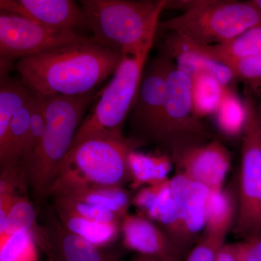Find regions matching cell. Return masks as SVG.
Segmentation results:
<instances>
[{"instance_id": "6da1fadb", "label": "cell", "mask_w": 261, "mask_h": 261, "mask_svg": "<svg viewBox=\"0 0 261 261\" xmlns=\"http://www.w3.org/2000/svg\"><path fill=\"white\" fill-rule=\"evenodd\" d=\"M124 56L93 37L45 54L19 60L15 68L20 81L42 97L78 96L114 74Z\"/></svg>"}, {"instance_id": "7a4b0ae2", "label": "cell", "mask_w": 261, "mask_h": 261, "mask_svg": "<svg viewBox=\"0 0 261 261\" xmlns=\"http://www.w3.org/2000/svg\"><path fill=\"white\" fill-rule=\"evenodd\" d=\"M212 193L176 173L163 183L137 190L132 205L137 214L163 230L187 257L205 228Z\"/></svg>"}, {"instance_id": "3957f363", "label": "cell", "mask_w": 261, "mask_h": 261, "mask_svg": "<svg viewBox=\"0 0 261 261\" xmlns=\"http://www.w3.org/2000/svg\"><path fill=\"white\" fill-rule=\"evenodd\" d=\"M96 96L93 91L78 96L42 97L47 120L45 132L32 155L20 164L38 202L49 197L60 166Z\"/></svg>"}, {"instance_id": "277c9868", "label": "cell", "mask_w": 261, "mask_h": 261, "mask_svg": "<svg viewBox=\"0 0 261 261\" xmlns=\"http://www.w3.org/2000/svg\"><path fill=\"white\" fill-rule=\"evenodd\" d=\"M92 37L123 56L151 50L166 0H82Z\"/></svg>"}, {"instance_id": "5b68a950", "label": "cell", "mask_w": 261, "mask_h": 261, "mask_svg": "<svg viewBox=\"0 0 261 261\" xmlns=\"http://www.w3.org/2000/svg\"><path fill=\"white\" fill-rule=\"evenodd\" d=\"M258 24L261 12L250 0H198L191 9L160 22L159 28L205 47L231 40Z\"/></svg>"}, {"instance_id": "8992f818", "label": "cell", "mask_w": 261, "mask_h": 261, "mask_svg": "<svg viewBox=\"0 0 261 261\" xmlns=\"http://www.w3.org/2000/svg\"><path fill=\"white\" fill-rule=\"evenodd\" d=\"M145 144L140 139L123 135L89 139L70 149L56 179L124 187L130 181V154Z\"/></svg>"}, {"instance_id": "52a82bcc", "label": "cell", "mask_w": 261, "mask_h": 261, "mask_svg": "<svg viewBox=\"0 0 261 261\" xmlns=\"http://www.w3.org/2000/svg\"><path fill=\"white\" fill-rule=\"evenodd\" d=\"M149 51L124 56L77 130L70 149L94 137L123 135V126L137 99Z\"/></svg>"}, {"instance_id": "ba28073f", "label": "cell", "mask_w": 261, "mask_h": 261, "mask_svg": "<svg viewBox=\"0 0 261 261\" xmlns=\"http://www.w3.org/2000/svg\"><path fill=\"white\" fill-rule=\"evenodd\" d=\"M245 121L236 219L233 230L243 240L261 233V106L245 89Z\"/></svg>"}, {"instance_id": "9c48e42d", "label": "cell", "mask_w": 261, "mask_h": 261, "mask_svg": "<svg viewBox=\"0 0 261 261\" xmlns=\"http://www.w3.org/2000/svg\"><path fill=\"white\" fill-rule=\"evenodd\" d=\"M211 134L202 119L194 113L192 78L173 64L168 73L167 99L156 144L172 155L190 146L211 141Z\"/></svg>"}, {"instance_id": "30bf717a", "label": "cell", "mask_w": 261, "mask_h": 261, "mask_svg": "<svg viewBox=\"0 0 261 261\" xmlns=\"http://www.w3.org/2000/svg\"><path fill=\"white\" fill-rule=\"evenodd\" d=\"M91 37L46 28L19 15L0 13V72H9L13 61L45 54Z\"/></svg>"}, {"instance_id": "8fae6325", "label": "cell", "mask_w": 261, "mask_h": 261, "mask_svg": "<svg viewBox=\"0 0 261 261\" xmlns=\"http://www.w3.org/2000/svg\"><path fill=\"white\" fill-rule=\"evenodd\" d=\"M173 61L161 51L146 65L140 89L128 119L132 137L156 144L167 99L168 73Z\"/></svg>"}, {"instance_id": "7c38bea8", "label": "cell", "mask_w": 261, "mask_h": 261, "mask_svg": "<svg viewBox=\"0 0 261 261\" xmlns=\"http://www.w3.org/2000/svg\"><path fill=\"white\" fill-rule=\"evenodd\" d=\"M201 47L226 65L252 94L261 93V24L223 44Z\"/></svg>"}, {"instance_id": "4fadbf2b", "label": "cell", "mask_w": 261, "mask_h": 261, "mask_svg": "<svg viewBox=\"0 0 261 261\" xmlns=\"http://www.w3.org/2000/svg\"><path fill=\"white\" fill-rule=\"evenodd\" d=\"M171 156L176 173L203 185L211 192L224 190L225 179L231 168V156L222 142L211 140L186 147Z\"/></svg>"}, {"instance_id": "5bb4252c", "label": "cell", "mask_w": 261, "mask_h": 261, "mask_svg": "<svg viewBox=\"0 0 261 261\" xmlns=\"http://www.w3.org/2000/svg\"><path fill=\"white\" fill-rule=\"evenodd\" d=\"M0 11L23 17L46 28L82 34L89 23L82 5L72 0H0Z\"/></svg>"}, {"instance_id": "9a60e30c", "label": "cell", "mask_w": 261, "mask_h": 261, "mask_svg": "<svg viewBox=\"0 0 261 261\" xmlns=\"http://www.w3.org/2000/svg\"><path fill=\"white\" fill-rule=\"evenodd\" d=\"M122 243L127 250L160 261H185L186 256L150 220L127 214L121 221Z\"/></svg>"}, {"instance_id": "2e32d148", "label": "cell", "mask_w": 261, "mask_h": 261, "mask_svg": "<svg viewBox=\"0 0 261 261\" xmlns=\"http://www.w3.org/2000/svg\"><path fill=\"white\" fill-rule=\"evenodd\" d=\"M44 225L49 244V261H118V255L96 246L65 229L53 210L47 211Z\"/></svg>"}, {"instance_id": "e0dca14e", "label": "cell", "mask_w": 261, "mask_h": 261, "mask_svg": "<svg viewBox=\"0 0 261 261\" xmlns=\"http://www.w3.org/2000/svg\"><path fill=\"white\" fill-rule=\"evenodd\" d=\"M49 197H64L99 206L122 217L128 214L133 199L130 192L124 187L102 186L61 178L53 183Z\"/></svg>"}, {"instance_id": "ac0fdd59", "label": "cell", "mask_w": 261, "mask_h": 261, "mask_svg": "<svg viewBox=\"0 0 261 261\" xmlns=\"http://www.w3.org/2000/svg\"><path fill=\"white\" fill-rule=\"evenodd\" d=\"M161 51L171 57L176 66L189 75L207 73L216 77L225 87H234L236 84L233 73L226 65L211 58L200 46L178 34L168 32Z\"/></svg>"}, {"instance_id": "d6986e66", "label": "cell", "mask_w": 261, "mask_h": 261, "mask_svg": "<svg viewBox=\"0 0 261 261\" xmlns=\"http://www.w3.org/2000/svg\"><path fill=\"white\" fill-rule=\"evenodd\" d=\"M53 209L65 229L96 246L107 248L121 234V223L102 224L95 222L81 217L56 204H53Z\"/></svg>"}, {"instance_id": "ffe728a7", "label": "cell", "mask_w": 261, "mask_h": 261, "mask_svg": "<svg viewBox=\"0 0 261 261\" xmlns=\"http://www.w3.org/2000/svg\"><path fill=\"white\" fill-rule=\"evenodd\" d=\"M132 190L153 186L166 181L173 165L172 158L166 152L158 154H144L134 151L128 159Z\"/></svg>"}, {"instance_id": "44dd1931", "label": "cell", "mask_w": 261, "mask_h": 261, "mask_svg": "<svg viewBox=\"0 0 261 261\" xmlns=\"http://www.w3.org/2000/svg\"><path fill=\"white\" fill-rule=\"evenodd\" d=\"M32 92L20 80L10 78L9 73H0V157L8 143L10 122L29 102Z\"/></svg>"}, {"instance_id": "7402d4cb", "label": "cell", "mask_w": 261, "mask_h": 261, "mask_svg": "<svg viewBox=\"0 0 261 261\" xmlns=\"http://www.w3.org/2000/svg\"><path fill=\"white\" fill-rule=\"evenodd\" d=\"M18 231L30 233L37 247L47 255L49 244L47 231L44 226H39L36 217V211L32 202L25 195L17 198L7 218L4 227L0 230V241L6 240Z\"/></svg>"}, {"instance_id": "603a6c76", "label": "cell", "mask_w": 261, "mask_h": 261, "mask_svg": "<svg viewBox=\"0 0 261 261\" xmlns=\"http://www.w3.org/2000/svg\"><path fill=\"white\" fill-rule=\"evenodd\" d=\"M192 78V102L194 113L203 119L213 116L219 107L226 87L214 75L197 73Z\"/></svg>"}, {"instance_id": "cb8c5ba5", "label": "cell", "mask_w": 261, "mask_h": 261, "mask_svg": "<svg viewBox=\"0 0 261 261\" xmlns=\"http://www.w3.org/2000/svg\"><path fill=\"white\" fill-rule=\"evenodd\" d=\"M32 100V96L29 102L10 122L6 149L4 154L0 157L1 168L18 166L27 155Z\"/></svg>"}, {"instance_id": "d4e9b609", "label": "cell", "mask_w": 261, "mask_h": 261, "mask_svg": "<svg viewBox=\"0 0 261 261\" xmlns=\"http://www.w3.org/2000/svg\"><path fill=\"white\" fill-rule=\"evenodd\" d=\"M212 116L216 126L225 135L229 137L242 136L245 121V105L234 87H226L219 107Z\"/></svg>"}, {"instance_id": "484cf974", "label": "cell", "mask_w": 261, "mask_h": 261, "mask_svg": "<svg viewBox=\"0 0 261 261\" xmlns=\"http://www.w3.org/2000/svg\"><path fill=\"white\" fill-rule=\"evenodd\" d=\"M236 214L235 201L229 190L224 189L221 192H213L203 231L227 236L234 226Z\"/></svg>"}, {"instance_id": "4316f807", "label": "cell", "mask_w": 261, "mask_h": 261, "mask_svg": "<svg viewBox=\"0 0 261 261\" xmlns=\"http://www.w3.org/2000/svg\"><path fill=\"white\" fill-rule=\"evenodd\" d=\"M37 247L30 233L16 231L0 241V261H38Z\"/></svg>"}, {"instance_id": "83f0119b", "label": "cell", "mask_w": 261, "mask_h": 261, "mask_svg": "<svg viewBox=\"0 0 261 261\" xmlns=\"http://www.w3.org/2000/svg\"><path fill=\"white\" fill-rule=\"evenodd\" d=\"M53 204L61 206L84 219L102 224H121L123 217L113 211L64 197H51Z\"/></svg>"}, {"instance_id": "f1b7e54d", "label": "cell", "mask_w": 261, "mask_h": 261, "mask_svg": "<svg viewBox=\"0 0 261 261\" xmlns=\"http://www.w3.org/2000/svg\"><path fill=\"white\" fill-rule=\"evenodd\" d=\"M46 126H47V120H46L45 111H44V98L32 93L28 149H27V155L22 163L32 155L34 151L40 143L45 132Z\"/></svg>"}, {"instance_id": "f546056e", "label": "cell", "mask_w": 261, "mask_h": 261, "mask_svg": "<svg viewBox=\"0 0 261 261\" xmlns=\"http://www.w3.org/2000/svg\"><path fill=\"white\" fill-rule=\"evenodd\" d=\"M226 236L203 231L185 261H215L218 252L225 245Z\"/></svg>"}, {"instance_id": "4dcf8cb0", "label": "cell", "mask_w": 261, "mask_h": 261, "mask_svg": "<svg viewBox=\"0 0 261 261\" xmlns=\"http://www.w3.org/2000/svg\"><path fill=\"white\" fill-rule=\"evenodd\" d=\"M233 245L236 261H261V233Z\"/></svg>"}, {"instance_id": "1f68e13d", "label": "cell", "mask_w": 261, "mask_h": 261, "mask_svg": "<svg viewBox=\"0 0 261 261\" xmlns=\"http://www.w3.org/2000/svg\"><path fill=\"white\" fill-rule=\"evenodd\" d=\"M18 197L20 196L13 194H0V230L4 227L10 211Z\"/></svg>"}, {"instance_id": "d6a6232c", "label": "cell", "mask_w": 261, "mask_h": 261, "mask_svg": "<svg viewBox=\"0 0 261 261\" xmlns=\"http://www.w3.org/2000/svg\"><path fill=\"white\" fill-rule=\"evenodd\" d=\"M215 261H236L233 244H225L220 249Z\"/></svg>"}, {"instance_id": "836d02e7", "label": "cell", "mask_w": 261, "mask_h": 261, "mask_svg": "<svg viewBox=\"0 0 261 261\" xmlns=\"http://www.w3.org/2000/svg\"><path fill=\"white\" fill-rule=\"evenodd\" d=\"M130 261H160L158 259L154 258V257L145 256V255H139L136 254L135 256L132 257Z\"/></svg>"}, {"instance_id": "e575fe53", "label": "cell", "mask_w": 261, "mask_h": 261, "mask_svg": "<svg viewBox=\"0 0 261 261\" xmlns=\"http://www.w3.org/2000/svg\"><path fill=\"white\" fill-rule=\"evenodd\" d=\"M250 2L261 12V0H250Z\"/></svg>"}, {"instance_id": "d590c367", "label": "cell", "mask_w": 261, "mask_h": 261, "mask_svg": "<svg viewBox=\"0 0 261 261\" xmlns=\"http://www.w3.org/2000/svg\"></svg>"}]
</instances>
